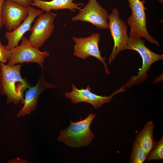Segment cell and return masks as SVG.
Wrapping results in <instances>:
<instances>
[{
    "instance_id": "obj_1",
    "label": "cell",
    "mask_w": 163,
    "mask_h": 163,
    "mask_svg": "<svg viewBox=\"0 0 163 163\" xmlns=\"http://www.w3.org/2000/svg\"><path fill=\"white\" fill-rule=\"evenodd\" d=\"M21 67L20 64L10 66L0 62V94L6 96L8 104H24V92L30 86L21 76Z\"/></svg>"
},
{
    "instance_id": "obj_2",
    "label": "cell",
    "mask_w": 163,
    "mask_h": 163,
    "mask_svg": "<svg viewBox=\"0 0 163 163\" xmlns=\"http://www.w3.org/2000/svg\"><path fill=\"white\" fill-rule=\"evenodd\" d=\"M96 116V114L91 113L83 120L81 117L80 120L75 122L71 120L67 128L60 131L57 140L72 147L88 146L95 137L90 127Z\"/></svg>"
},
{
    "instance_id": "obj_3",
    "label": "cell",
    "mask_w": 163,
    "mask_h": 163,
    "mask_svg": "<svg viewBox=\"0 0 163 163\" xmlns=\"http://www.w3.org/2000/svg\"><path fill=\"white\" fill-rule=\"evenodd\" d=\"M141 37L129 38L126 49L137 52L142 58V64L137 73V75L131 77L124 85L125 88L138 85L145 81L148 77L147 72L150 70L151 65L156 61L163 59V55L155 53L149 49L145 45V42Z\"/></svg>"
},
{
    "instance_id": "obj_4",
    "label": "cell",
    "mask_w": 163,
    "mask_h": 163,
    "mask_svg": "<svg viewBox=\"0 0 163 163\" xmlns=\"http://www.w3.org/2000/svg\"><path fill=\"white\" fill-rule=\"evenodd\" d=\"M131 14L127 20L130 27L129 38L136 37H144L149 42L159 46V42L154 39L149 33L146 28V18L145 11L147 8L145 6L144 0H127Z\"/></svg>"
},
{
    "instance_id": "obj_5",
    "label": "cell",
    "mask_w": 163,
    "mask_h": 163,
    "mask_svg": "<svg viewBox=\"0 0 163 163\" xmlns=\"http://www.w3.org/2000/svg\"><path fill=\"white\" fill-rule=\"evenodd\" d=\"M10 57L7 65L13 66L18 63H37L42 68L45 59L49 56L46 51L41 52L39 48L31 43L27 38L23 37L21 44L11 49Z\"/></svg>"
},
{
    "instance_id": "obj_6",
    "label": "cell",
    "mask_w": 163,
    "mask_h": 163,
    "mask_svg": "<svg viewBox=\"0 0 163 163\" xmlns=\"http://www.w3.org/2000/svg\"><path fill=\"white\" fill-rule=\"evenodd\" d=\"M109 27L114 41V46L109 57V63L113 61L116 56L122 51L126 49L129 37L128 27L124 21L120 17L118 9L114 8L108 16Z\"/></svg>"
},
{
    "instance_id": "obj_7",
    "label": "cell",
    "mask_w": 163,
    "mask_h": 163,
    "mask_svg": "<svg viewBox=\"0 0 163 163\" xmlns=\"http://www.w3.org/2000/svg\"><path fill=\"white\" fill-rule=\"evenodd\" d=\"M108 16L107 10L97 0H88L84 8H80L71 20L90 23L99 29H107L109 27Z\"/></svg>"
},
{
    "instance_id": "obj_8",
    "label": "cell",
    "mask_w": 163,
    "mask_h": 163,
    "mask_svg": "<svg viewBox=\"0 0 163 163\" xmlns=\"http://www.w3.org/2000/svg\"><path fill=\"white\" fill-rule=\"evenodd\" d=\"M57 16V14L51 11L38 16L31 27L30 42L38 48L42 46L54 30L53 22Z\"/></svg>"
},
{
    "instance_id": "obj_9",
    "label": "cell",
    "mask_w": 163,
    "mask_h": 163,
    "mask_svg": "<svg viewBox=\"0 0 163 163\" xmlns=\"http://www.w3.org/2000/svg\"><path fill=\"white\" fill-rule=\"evenodd\" d=\"M100 34L93 33L89 36L85 37H72L75 43L73 55L78 58L85 59L90 56H93L99 60L103 64L106 73H110L105 62V57H103L99 48Z\"/></svg>"
},
{
    "instance_id": "obj_10",
    "label": "cell",
    "mask_w": 163,
    "mask_h": 163,
    "mask_svg": "<svg viewBox=\"0 0 163 163\" xmlns=\"http://www.w3.org/2000/svg\"><path fill=\"white\" fill-rule=\"evenodd\" d=\"M72 91L70 92H66L65 97L71 100L73 104H76L80 102H85L92 104L94 108L97 109L103 104L109 102L113 97L116 94L126 91L124 85L121 86L118 89L109 96H102L95 94L91 91V88L88 85L86 88L78 89L73 84H72Z\"/></svg>"
},
{
    "instance_id": "obj_11",
    "label": "cell",
    "mask_w": 163,
    "mask_h": 163,
    "mask_svg": "<svg viewBox=\"0 0 163 163\" xmlns=\"http://www.w3.org/2000/svg\"><path fill=\"white\" fill-rule=\"evenodd\" d=\"M28 14L27 7L6 0L2 8V22L8 31H11L21 24L27 18Z\"/></svg>"
},
{
    "instance_id": "obj_12",
    "label": "cell",
    "mask_w": 163,
    "mask_h": 163,
    "mask_svg": "<svg viewBox=\"0 0 163 163\" xmlns=\"http://www.w3.org/2000/svg\"><path fill=\"white\" fill-rule=\"evenodd\" d=\"M57 86L47 82L43 74L39 77L37 84L30 86L25 92L24 106L16 115L18 118L24 117L36 110L37 107V100L41 94L48 88L57 87Z\"/></svg>"
},
{
    "instance_id": "obj_13",
    "label": "cell",
    "mask_w": 163,
    "mask_h": 163,
    "mask_svg": "<svg viewBox=\"0 0 163 163\" xmlns=\"http://www.w3.org/2000/svg\"><path fill=\"white\" fill-rule=\"evenodd\" d=\"M28 14L27 18L16 28L11 31L5 33V36L8 41L6 46L9 50H11L18 45L24 34L30 31L31 26L35 19L43 13L41 9H36L31 6L27 7Z\"/></svg>"
},
{
    "instance_id": "obj_14",
    "label": "cell",
    "mask_w": 163,
    "mask_h": 163,
    "mask_svg": "<svg viewBox=\"0 0 163 163\" xmlns=\"http://www.w3.org/2000/svg\"><path fill=\"white\" fill-rule=\"evenodd\" d=\"M75 0H52L49 1L42 0H34L31 6L37 7L46 12L51 10L68 9L72 11L79 10L84 6L83 3H75Z\"/></svg>"
},
{
    "instance_id": "obj_15",
    "label": "cell",
    "mask_w": 163,
    "mask_h": 163,
    "mask_svg": "<svg viewBox=\"0 0 163 163\" xmlns=\"http://www.w3.org/2000/svg\"><path fill=\"white\" fill-rule=\"evenodd\" d=\"M154 126L153 121H148L137 135L135 141L148 154V155L155 147L156 142L153 137Z\"/></svg>"
},
{
    "instance_id": "obj_16",
    "label": "cell",
    "mask_w": 163,
    "mask_h": 163,
    "mask_svg": "<svg viewBox=\"0 0 163 163\" xmlns=\"http://www.w3.org/2000/svg\"><path fill=\"white\" fill-rule=\"evenodd\" d=\"M148 154L135 141L133 144L132 152L130 156L131 163H142L147 160Z\"/></svg>"
},
{
    "instance_id": "obj_17",
    "label": "cell",
    "mask_w": 163,
    "mask_h": 163,
    "mask_svg": "<svg viewBox=\"0 0 163 163\" xmlns=\"http://www.w3.org/2000/svg\"><path fill=\"white\" fill-rule=\"evenodd\" d=\"M163 159V137L156 142L155 146L148 155L147 160L150 161L158 160Z\"/></svg>"
},
{
    "instance_id": "obj_18",
    "label": "cell",
    "mask_w": 163,
    "mask_h": 163,
    "mask_svg": "<svg viewBox=\"0 0 163 163\" xmlns=\"http://www.w3.org/2000/svg\"><path fill=\"white\" fill-rule=\"evenodd\" d=\"M11 50L7 46H4L0 41V62L5 63L9 59L11 55Z\"/></svg>"
},
{
    "instance_id": "obj_19",
    "label": "cell",
    "mask_w": 163,
    "mask_h": 163,
    "mask_svg": "<svg viewBox=\"0 0 163 163\" xmlns=\"http://www.w3.org/2000/svg\"><path fill=\"white\" fill-rule=\"evenodd\" d=\"M7 1H11L24 6L28 7L31 6V4L33 2L34 0H6Z\"/></svg>"
},
{
    "instance_id": "obj_20",
    "label": "cell",
    "mask_w": 163,
    "mask_h": 163,
    "mask_svg": "<svg viewBox=\"0 0 163 163\" xmlns=\"http://www.w3.org/2000/svg\"><path fill=\"white\" fill-rule=\"evenodd\" d=\"M8 163H27V161L24 159H22L17 158V159H15L9 161Z\"/></svg>"
},
{
    "instance_id": "obj_21",
    "label": "cell",
    "mask_w": 163,
    "mask_h": 163,
    "mask_svg": "<svg viewBox=\"0 0 163 163\" xmlns=\"http://www.w3.org/2000/svg\"><path fill=\"white\" fill-rule=\"evenodd\" d=\"M6 0H0V28L2 27L3 24L1 19V14L3 4Z\"/></svg>"
}]
</instances>
